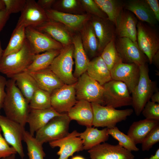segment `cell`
<instances>
[{"label":"cell","mask_w":159,"mask_h":159,"mask_svg":"<svg viewBox=\"0 0 159 159\" xmlns=\"http://www.w3.org/2000/svg\"><path fill=\"white\" fill-rule=\"evenodd\" d=\"M4 4L3 0H0V10L4 9Z\"/></svg>","instance_id":"52"},{"label":"cell","mask_w":159,"mask_h":159,"mask_svg":"<svg viewBox=\"0 0 159 159\" xmlns=\"http://www.w3.org/2000/svg\"><path fill=\"white\" fill-rule=\"evenodd\" d=\"M25 34L26 39L35 54L51 50H61L64 47L48 34L34 27H26Z\"/></svg>","instance_id":"13"},{"label":"cell","mask_w":159,"mask_h":159,"mask_svg":"<svg viewBox=\"0 0 159 159\" xmlns=\"http://www.w3.org/2000/svg\"><path fill=\"white\" fill-rule=\"evenodd\" d=\"M75 85L64 84L51 94V107L57 112L67 113L76 103Z\"/></svg>","instance_id":"14"},{"label":"cell","mask_w":159,"mask_h":159,"mask_svg":"<svg viewBox=\"0 0 159 159\" xmlns=\"http://www.w3.org/2000/svg\"><path fill=\"white\" fill-rule=\"evenodd\" d=\"M115 38L105 46L100 55L110 71L116 64L122 62L115 46Z\"/></svg>","instance_id":"37"},{"label":"cell","mask_w":159,"mask_h":159,"mask_svg":"<svg viewBox=\"0 0 159 159\" xmlns=\"http://www.w3.org/2000/svg\"><path fill=\"white\" fill-rule=\"evenodd\" d=\"M75 89L77 100H84L105 105L103 86L90 77L86 72L78 78Z\"/></svg>","instance_id":"7"},{"label":"cell","mask_w":159,"mask_h":159,"mask_svg":"<svg viewBox=\"0 0 159 159\" xmlns=\"http://www.w3.org/2000/svg\"><path fill=\"white\" fill-rule=\"evenodd\" d=\"M50 21L46 11L34 0H26L15 27H38Z\"/></svg>","instance_id":"12"},{"label":"cell","mask_w":159,"mask_h":159,"mask_svg":"<svg viewBox=\"0 0 159 159\" xmlns=\"http://www.w3.org/2000/svg\"><path fill=\"white\" fill-rule=\"evenodd\" d=\"M124 9L133 14L140 21L148 23L152 26L158 22L146 0H129L124 2Z\"/></svg>","instance_id":"25"},{"label":"cell","mask_w":159,"mask_h":159,"mask_svg":"<svg viewBox=\"0 0 159 159\" xmlns=\"http://www.w3.org/2000/svg\"><path fill=\"white\" fill-rule=\"evenodd\" d=\"M60 114L52 107L43 109L30 108L26 120L29 126V132L34 136V134L38 130L52 118Z\"/></svg>","instance_id":"22"},{"label":"cell","mask_w":159,"mask_h":159,"mask_svg":"<svg viewBox=\"0 0 159 159\" xmlns=\"http://www.w3.org/2000/svg\"><path fill=\"white\" fill-rule=\"evenodd\" d=\"M61 50H51L35 54L32 62L25 71L34 72L48 67Z\"/></svg>","instance_id":"32"},{"label":"cell","mask_w":159,"mask_h":159,"mask_svg":"<svg viewBox=\"0 0 159 159\" xmlns=\"http://www.w3.org/2000/svg\"><path fill=\"white\" fill-rule=\"evenodd\" d=\"M99 43L100 55L105 46L115 38V24L107 18L91 15L90 20Z\"/></svg>","instance_id":"19"},{"label":"cell","mask_w":159,"mask_h":159,"mask_svg":"<svg viewBox=\"0 0 159 159\" xmlns=\"http://www.w3.org/2000/svg\"><path fill=\"white\" fill-rule=\"evenodd\" d=\"M4 50L2 49L1 46V42L0 41V58L2 57L3 55Z\"/></svg>","instance_id":"55"},{"label":"cell","mask_w":159,"mask_h":159,"mask_svg":"<svg viewBox=\"0 0 159 159\" xmlns=\"http://www.w3.org/2000/svg\"><path fill=\"white\" fill-rule=\"evenodd\" d=\"M159 125V121L145 119L133 122L130 126L127 135L136 145L142 143L148 134Z\"/></svg>","instance_id":"28"},{"label":"cell","mask_w":159,"mask_h":159,"mask_svg":"<svg viewBox=\"0 0 159 159\" xmlns=\"http://www.w3.org/2000/svg\"><path fill=\"white\" fill-rule=\"evenodd\" d=\"M80 1L84 10L87 14L102 18H107L94 0H81Z\"/></svg>","instance_id":"40"},{"label":"cell","mask_w":159,"mask_h":159,"mask_svg":"<svg viewBox=\"0 0 159 159\" xmlns=\"http://www.w3.org/2000/svg\"><path fill=\"white\" fill-rule=\"evenodd\" d=\"M14 79L17 87L29 103L39 87L30 74L24 71L17 74L12 78Z\"/></svg>","instance_id":"31"},{"label":"cell","mask_w":159,"mask_h":159,"mask_svg":"<svg viewBox=\"0 0 159 159\" xmlns=\"http://www.w3.org/2000/svg\"><path fill=\"white\" fill-rule=\"evenodd\" d=\"M10 15L5 8L0 10V32L5 25Z\"/></svg>","instance_id":"47"},{"label":"cell","mask_w":159,"mask_h":159,"mask_svg":"<svg viewBox=\"0 0 159 159\" xmlns=\"http://www.w3.org/2000/svg\"><path fill=\"white\" fill-rule=\"evenodd\" d=\"M35 55L26 39L19 51L0 58V72L11 78L25 71L32 62Z\"/></svg>","instance_id":"2"},{"label":"cell","mask_w":159,"mask_h":159,"mask_svg":"<svg viewBox=\"0 0 159 159\" xmlns=\"http://www.w3.org/2000/svg\"><path fill=\"white\" fill-rule=\"evenodd\" d=\"M25 28L24 26L15 28L2 56L16 53L22 48L26 39Z\"/></svg>","instance_id":"34"},{"label":"cell","mask_w":159,"mask_h":159,"mask_svg":"<svg viewBox=\"0 0 159 159\" xmlns=\"http://www.w3.org/2000/svg\"><path fill=\"white\" fill-rule=\"evenodd\" d=\"M110 72L112 80L123 82L127 86L130 93L133 92L140 77L138 65L121 62L116 64Z\"/></svg>","instance_id":"15"},{"label":"cell","mask_w":159,"mask_h":159,"mask_svg":"<svg viewBox=\"0 0 159 159\" xmlns=\"http://www.w3.org/2000/svg\"><path fill=\"white\" fill-rule=\"evenodd\" d=\"M71 159H85V158H84L83 157L79 156H74Z\"/></svg>","instance_id":"54"},{"label":"cell","mask_w":159,"mask_h":159,"mask_svg":"<svg viewBox=\"0 0 159 159\" xmlns=\"http://www.w3.org/2000/svg\"><path fill=\"white\" fill-rule=\"evenodd\" d=\"M55 0H38L37 3L42 8L46 10L52 9Z\"/></svg>","instance_id":"48"},{"label":"cell","mask_w":159,"mask_h":159,"mask_svg":"<svg viewBox=\"0 0 159 159\" xmlns=\"http://www.w3.org/2000/svg\"><path fill=\"white\" fill-rule=\"evenodd\" d=\"M142 112L146 119L159 121V104L149 100Z\"/></svg>","instance_id":"41"},{"label":"cell","mask_w":159,"mask_h":159,"mask_svg":"<svg viewBox=\"0 0 159 159\" xmlns=\"http://www.w3.org/2000/svg\"><path fill=\"white\" fill-rule=\"evenodd\" d=\"M159 141V125L154 128L147 136L142 143L143 151H148Z\"/></svg>","instance_id":"42"},{"label":"cell","mask_w":159,"mask_h":159,"mask_svg":"<svg viewBox=\"0 0 159 159\" xmlns=\"http://www.w3.org/2000/svg\"><path fill=\"white\" fill-rule=\"evenodd\" d=\"M152 11L157 21H159V4L157 0H146Z\"/></svg>","instance_id":"46"},{"label":"cell","mask_w":159,"mask_h":159,"mask_svg":"<svg viewBox=\"0 0 159 159\" xmlns=\"http://www.w3.org/2000/svg\"><path fill=\"white\" fill-rule=\"evenodd\" d=\"M137 19L130 11L123 9L117 17L115 24V36L137 41Z\"/></svg>","instance_id":"20"},{"label":"cell","mask_w":159,"mask_h":159,"mask_svg":"<svg viewBox=\"0 0 159 159\" xmlns=\"http://www.w3.org/2000/svg\"><path fill=\"white\" fill-rule=\"evenodd\" d=\"M105 105L116 109L132 105V99L127 85L123 82L112 80L103 85Z\"/></svg>","instance_id":"8"},{"label":"cell","mask_w":159,"mask_h":159,"mask_svg":"<svg viewBox=\"0 0 159 159\" xmlns=\"http://www.w3.org/2000/svg\"><path fill=\"white\" fill-rule=\"evenodd\" d=\"M50 93L39 88L36 91L29 102L30 109H43L51 107Z\"/></svg>","instance_id":"38"},{"label":"cell","mask_w":159,"mask_h":159,"mask_svg":"<svg viewBox=\"0 0 159 159\" xmlns=\"http://www.w3.org/2000/svg\"><path fill=\"white\" fill-rule=\"evenodd\" d=\"M115 44L122 62L134 63L139 66L148 61L146 55L140 49L137 41L133 42L126 37L115 39Z\"/></svg>","instance_id":"11"},{"label":"cell","mask_w":159,"mask_h":159,"mask_svg":"<svg viewBox=\"0 0 159 159\" xmlns=\"http://www.w3.org/2000/svg\"><path fill=\"white\" fill-rule=\"evenodd\" d=\"M74 48L72 43L64 47L49 67L64 84L68 85L75 84L78 80L72 73Z\"/></svg>","instance_id":"5"},{"label":"cell","mask_w":159,"mask_h":159,"mask_svg":"<svg viewBox=\"0 0 159 159\" xmlns=\"http://www.w3.org/2000/svg\"><path fill=\"white\" fill-rule=\"evenodd\" d=\"M2 108L6 116L25 127L30 110L29 103L12 79L7 80Z\"/></svg>","instance_id":"1"},{"label":"cell","mask_w":159,"mask_h":159,"mask_svg":"<svg viewBox=\"0 0 159 159\" xmlns=\"http://www.w3.org/2000/svg\"><path fill=\"white\" fill-rule=\"evenodd\" d=\"M91 104L93 114L92 125L96 127H114L118 123L125 120L133 112L131 108L118 110L97 103Z\"/></svg>","instance_id":"4"},{"label":"cell","mask_w":159,"mask_h":159,"mask_svg":"<svg viewBox=\"0 0 159 159\" xmlns=\"http://www.w3.org/2000/svg\"><path fill=\"white\" fill-rule=\"evenodd\" d=\"M107 18L115 25L116 19L124 9V2L119 0H94Z\"/></svg>","instance_id":"33"},{"label":"cell","mask_w":159,"mask_h":159,"mask_svg":"<svg viewBox=\"0 0 159 159\" xmlns=\"http://www.w3.org/2000/svg\"><path fill=\"white\" fill-rule=\"evenodd\" d=\"M29 73L34 79L39 88L51 94L64 84L49 67Z\"/></svg>","instance_id":"24"},{"label":"cell","mask_w":159,"mask_h":159,"mask_svg":"<svg viewBox=\"0 0 159 159\" xmlns=\"http://www.w3.org/2000/svg\"><path fill=\"white\" fill-rule=\"evenodd\" d=\"M7 80L5 77L0 75V115L6 96V87Z\"/></svg>","instance_id":"45"},{"label":"cell","mask_w":159,"mask_h":159,"mask_svg":"<svg viewBox=\"0 0 159 159\" xmlns=\"http://www.w3.org/2000/svg\"><path fill=\"white\" fill-rule=\"evenodd\" d=\"M70 121L67 113H61L38 130L35 133V137L42 145L62 138L69 133Z\"/></svg>","instance_id":"6"},{"label":"cell","mask_w":159,"mask_h":159,"mask_svg":"<svg viewBox=\"0 0 159 159\" xmlns=\"http://www.w3.org/2000/svg\"><path fill=\"white\" fill-rule=\"evenodd\" d=\"M86 72L102 86L112 80L110 71L100 55L90 60Z\"/></svg>","instance_id":"29"},{"label":"cell","mask_w":159,"mask_h":159,"mask_svg":"<svg viewBox=\"0 0 159 159\" xmlns=\"http://www.w3.org/2000/svg\"><path fill=\"white\" fill-rule=\"evenodd\" d=\"M67 114L71 120H75L80 125L87 127L92 125L93 114L91 104L87 101L77 100Z\"/></svg>","instance_id":"23"},{"label":"cell","mask_w":159,"mask_h":159,"mask_svg":"<svg viewBox=\"0 0 159 159\" xmlns=\"http://www.w3.org/2000/svg\"><path fill=\"white\" fill-rule=\"evenodd\" d=\"M15 154H13L5 158H2V159H15Z\"/></svg>","instance_id":"53"},{"label":"cell","mask_w":159,"mask_h":159,"mask_svg":"<svg viewBox=\"0 0 159 159\" xmlns=\"http://www.w3.org/2000/svg\"><path fill=\"white\" fill-rule=\"evenodd\" d=\"M52 9L56 11L76 14H85L80 0H56Z\"/></svg>","instance_id":"36"},{"label":"cell","mask_w":159,"mask_h":159,"mask_svg":"<svg viewBox=\"0 0 159 159\" xmlns=\"http://www.w3.org/2000/svg\"><path fill=\"white\" fill-rule=\"evenodd\" d=\"M0 127L6 141L23 159L24 154L22 141L25 130V127L6 116L0 115Z\"/></svg>","instance_id":"10"},{"label":"cell","mask_w":159,"mask_h":159,"mask_svg":"<svg viewBox=\"0 0 159 159\" xmlns=\"http://www.w3.org/2000/svg\"><path fill=\"white\" fill-rule=\"evenodd\" d=\"M80 133L74 130L66 136L49 143L52 148L59 147L58 159H68L76 152L83 150V141L79 137Z\"/></svg>","instance_id":"17"},{"label":"cell","mask_w":159,"mask_h":159,"mask_svg":"<svg viewBox=\"0 0 159 159\" xmlns=\"http://www.w3.org/2000/svg\"><path fill=\"white\" fill-rule=\"evenodd\" d=\"M34 28L48 34L64 47L72 43L75 34L62 24L51 20Z\"/></svg>","instance_id":"21"},{"label":"cell","mask_w":159,"mask_h":159,"mask_svg":"<svg viewBox=\"0 0 159 159\" xmlns=\"http://www.w3.org/2000/svg\"><path fill=\"white\" fill-rule=\"evenodd\" d=\"M1 132L0 127V159L4 158L17 153L15 149L9 146L1 134Z\"/></svg>","instance_id":"44"},{"label":"cell","mask_w":159,"mask_h":159,"mask_svg":"<svg viewBox=\"0 0 159 159\" xmlns=\"http://www.w3.org/2000/svg\"><path fill=\"white\" fill-rule=\"evenodd\" d=\"M153 63L159 69V50L153 56L152 59V63Z\"/></svg>","instance_id":"49"},{"label":"cell","mask_w":159,"mask_h":159,"mask_svg":"<svg viewBox=\"0 0 159 159\" xmlns=\"http://www.w3.org/2000/svg\"><path fill=\"white\" fill-rule=\"evenodd\" d=\"M79 32L84 49L89 59L100 56L98 40L90 20Z\"/></svg>","instance_id":"26"},{"label":"cell","mask_w":159,"mask_h":159,"mask_svg":"<svg viewBox=\"0 0 159 159\" xmlns=\"http://www.w3.org/2000/svg\"><path fill=\"white\" fill-rule=\"evenodd\" d=\"M143 159H159V148L156 150L154 155H152L149 158H146Z\"/></svg>","instance_id":"51"},{"label":"cell","mask_w":159,"mask_h":159,"mask_svg":"<svg viewBox=\"0 0 159 159\" xmlns=\"http://www.w3.org/2000/svg\"><path fill=\"white\" fill-rule=\"evenodd\" d=\"M150 99L151 101L159 104V92L156 90L151 96Z\"/></svg>","instance_id":"50"},{"label":"cell","mask_w":159,"mask_h":159,"mask_svg":"<svg viewBox=\"0 0 159 159\" xmlns=\"http://www.w3.org/2000/svg\"><path fill=\"white\" fill-rule=\"evenodd\" d=\"M91 159H134L135 156L118 143L113 145L104 143L88 150Z\"/></svg>","instance_id":"16"},{"label":"cell","mask_w":159,"mask_h":159,"mask_svg":"<svg viewBox=\"0 0 159 159\" xmlns=\"http://www.w3.org/2000/svg\"><path fill=\"white\" fill-rule=\"evenodd\" d=\"M137 42L141 51L147 57L150 64L153 57L159 50V38L155 30L138 21L137 25Z\"/></svg>","instance_id":"9"},{"label":"cell","mask_w":159,"mask_h":159,"mask_svg":"<svg viewBox=\"0 0 159 159\" xmlns=\"http://www.w3.org/2000/svg\"><path fill=\"white\" fill-rule=\"evenodd\" d=\"M140 75L138 84L131 93L132 104L135 113L139 116L146 103L156 90V84L150 79L146 64L139 66Z\"/></svg>","instance_id":"3"},{"label":"cell","mask_w":159,"mask_h":159,"mask_svg":"<svg viewBox=\"0 0 159 159\" xmlns=\"http://www.w3.org/2000/svg\"><path fill=\"white\" fill-rule=\"evenodd\" d=\"M23 140L26 145L28 159H44L46 155L42 145L39 143L29 132L24 131Z\"/></svg>","instance_id":"35"},{"label":"cell","mask_w":159,"mask_h":159,"mask_svg":"<svg viewBox=\"0 0 159 159\" xmlns=\"http://www.w3.org/2000/svg\"><path fill=\"white\" fill-rule=\"evenodd\" d=\"M107 131L109 135L118 140L119 143L126 149L131 152L139 150L131 138L121 131L117 127L107 128Z\"/></svg>","instance_id":"39"},{"label":"cell","mask_w":159,"mask_h":159,"mask_svg":"<svg viewBox=\"0 0 159 159\" xmlns=\"http://www.w3.org/2000/svg\"><path fill=\"white\" fill-rule=\"evenodd\" d=\"M45 11L50 20L62 24L74 33L79 32L83 25L89 21L91 16L87 13L73 14L52 9Z\"/></svg>","instance_id":"18"},{"label":"cell","mask_w":159,"mask_h":159,"mask_svg":"<svg viewBox=\"0 0 159 159\" xmlns=\"http://www.w3.org/2000/svg\"><path fill=\"white\" fill-rule=\"evenodd\" d=\"M72 43L74 47L73 58L74 59L75 65L73 74L78 79L86 72L90 60L84 49L79 33L74 34Z\"/></svg>","instance_id":"27"},{"label":"cell","mask_w":159,"mask_h":159,"mask_svg":"<svg viewBox=\"0 0 159 159\" xmlns=\"http://www.w3.org/2000/svg\"><path fill=\"white\" fill-rule=\"evenodd\" d=\"M5 9L11 14L21 12L25 6L26 0H3Z\"/></svg>","instance_id":"43"},{"label":"cell","mask_w":159,"mask_h":159,"mask_svg":"<svg viewBox=\"0 0 159 159\" xmlns=\"http://www.w3.org/2000/svg\"><path fill=\"white\" fill-rule=\"evenodd\" d=\"M109 135L107 128L101 130L92 127H87L85 130L80 133L79 137L83 141L84 150H89L94 147L108 140Z\"/></svg>","instance_id":"30"}]
</instances>
